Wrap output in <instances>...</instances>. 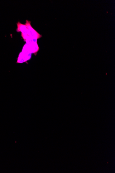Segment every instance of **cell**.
I'll return each mask as SVG.
<instances>
[{
    "label": "cell",
    "mask_w": 115,
    "mask_h": 173,
    "mask_svg": "<svg viewBox=\"0 0 115 173\" xmlns=\"http://www.w3.org/2000/svg\"><path fill=\"white\" fill-rule=\"evenodd\" d=\"M39 47L37 43H34L24 45L23 47L22 52L28 54L33 53L36 55L39 50Z\"/></svg>",
    "instance_id": "cell-1"
},
{
    "label": "cell",
    "mask_w": 115,
    "mask_h": 173,
    "mask_svg": "<svg viewBox=\"0 0 115 173\" xmlns=\"http://www.w3.org/2000/svg\"><path fill=\"white\" fill-rule=\"evenodd\" d=\"M25 25L26 27H27L29 32H30V37L36 39V40H37L38 39L41 37L42 36L40 35V34H39L36 31L35 29L31 27L30 23V22H29L28 21H26Z\"/></svg>",
    "instance_id": "cell-2"
},
{
    "label": "cell",
    "mask_w": 115,
    "mask_h": 173,
    "mask_svg": "<svg viewBox=\"0 0 115 173\" xmlns=\"http://www.w3.org/2000/svg\"><path fill=\"white\" fill-rule=\"evenodd\" d=\"M31 54H28L22 52L19 55L17 63L26 62L31 59Z\"/></svg>",
    "instance_id": "cell-3"
}]
</instances>
